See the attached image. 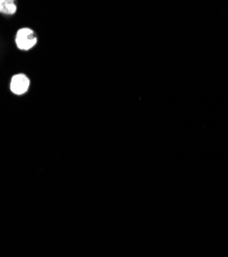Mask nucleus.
<instances>
[{
    "label": "nucleus",
    "mask_w": 228,
    "mask_h": 257,
    "mask_svg": "<svg viewBox=\"0 0 228 257\" xmlns=\"http://www.w3.org/2000/svg\"><path fill=\"white\" fill-rule=\"evenodd\" d=\"M30 85V80L25 74H17L12 77L11 91L16 95L25 94Z\"/></svg>",
    "instance_id": "obj_2"
},
{
    "label": "nucleus",
    "mask_w": 228,
    "mask_h": 257,
    "mask_svg": "<svg viewBox=\"0 0 228 257\" xmlns=\"http://www.w3.org/2000/svg\"><path fill=\"white\" fill-rule=\"evenodd\" d=\"M17 11L16 3L13 0H0V13L14 15Z\"/></svg>",
    "instance_id": "obj_3"
},
{
    "label": "nucleus",
    "mask_w": 228,
    "mask_h": 257,
    "mask_svg": "<svg viewBox=\"0 0 228 257\" xmlns=\"http://www.w3.org/2000/svg\"><path fill=\"white\" fill-rule=\"evenodd\" d=\"M15 41L19 50L29 51L36 45L37 38L34 31L30 28H21L16 34Z\"/></svg>",
    "instance_id": "obj_1"
}]
</instances>
